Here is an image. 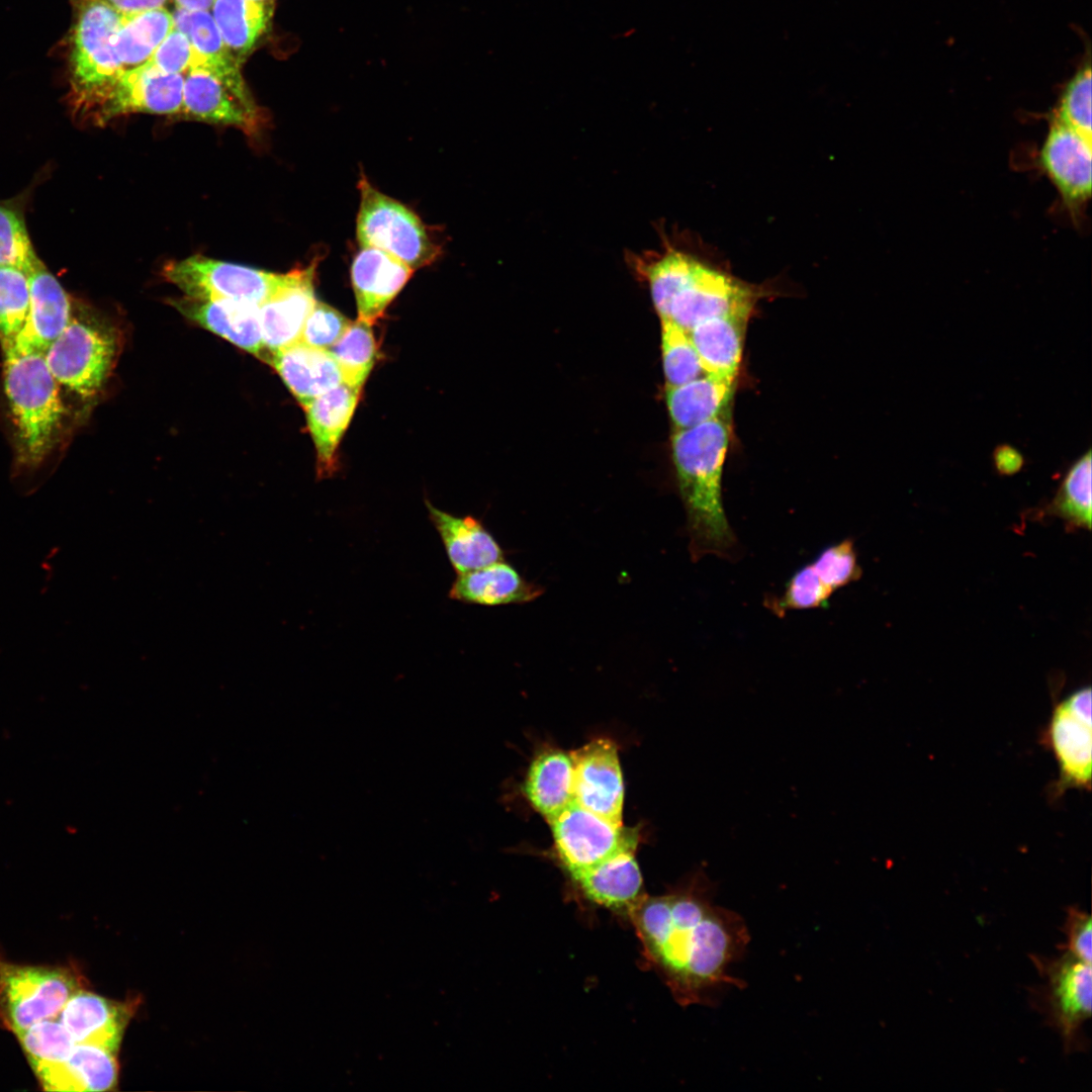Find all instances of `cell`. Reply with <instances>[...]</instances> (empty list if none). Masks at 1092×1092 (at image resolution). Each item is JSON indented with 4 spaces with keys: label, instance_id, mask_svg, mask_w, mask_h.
Here are the masks:
<instances>
[{
    "label": "cell",
    "instance_id": "cell-4",
    "mask_svg": "<svg viewBox=\"0 0 1092 1092\" xmlns=\"http://www.w3.org/2000/svg\"><path fill=\"white\" fill-rule=\"evenodd\" d=\"M3 386L15 430L17 465L23 471L35 470L63 430L66 411L60 384L44 354L4 353Z\"/></svg>",
    "mask_w": 1092,
    "mask_h": 1092
},
{
    "label": "cell",
    "instance_id": "cell-19",
    "mask_svg": "<svg viewBox=\"0 0 1092 1092\" xmlns=\"http://www.w3.org/2000/svg\"><path fill=\"white\" fill-rule=\"evenodd\" d=\"M135 1002H116L84 989L77 991L58 1015L79 1043H92L116 1053Z\"/></svg>",
    "mask_w": 1092,
    "mask_h": 1092
},
{
    "label": "cell",
    "instance_id": "cell-46",
    "mask_svg": "<svg viewBox=\"0 0 1092 1092\" xmlns=\"http://www.w3.org/2000/svg\"><path fill=\"white\" fill-rule=\"evenodd\" d=\"M993 462L996 471L1001 475H1013L1020 471L1024 464L1022 454L1014 447L1003 444L995 448Z\"/></svg>",
    "mask_w": 1092,
    "mask_h": 1092
},
{
    "label": "cell",
    "instance_id": "cell-22",
    "mask_svg": "<svg viewBox=\"0 0 1092 1092\" xmlns=\"http://www.w3.org/2000/svg\"><path fill=\"white\" fill-rule=\"evenodd\" d=\"M115 1054L96 1044L76 1042L65 1061L40 1065L32 1071L49 1091L112 1090L118 1078Z\"/></svg>",
    "mask_w": 1092,
    "mask_h": 1092
},
{
    "label": "cell",
    "instance_id": "cell-1",
    "mask_svg": "<svg viewBox=\"0 0 1092 1092\" xmlns=\"http://www.w3.org/2000/svg\"><path fill=\"white\" fill-rule=\"evenodd\" d=\"M703 871L664 895L645 896L630 914L647 959L681 1005L705 1003L723 985L742 988L729 975L750 940L743 918L713 902Z\"/></svg>",
    "mask_w": 1092,
    "mask_h": 1092
},
{
    "label": "cell",
    "instance_id": "cell-16",
    "mask_svg": "<svg viewBox=\"0 0 1092 1092\" xmlns=\"http://www.w3.org/2000/svg\"><path fill=\"white\" fill-rule=\"evenodd\" d=\"M28 281L29 308L24 325L4 353L44 354L72 317L68 293L43 263L28 274Z\"/></svg>",
    "mask_w": 1092,
    "mask_h": 1092
},
{
    "label": "cell",
    "instance_id": "cell-17",
    "mask_svg": "<svg viewBox=\"0 0 1092 1092\" xmlns=\"http://www.w3.org/2000/svg\"><path fill=\"white\" fill-rule=\"evenodd\" d=\"M184 316L237 347L268 360L259 317V305L230 299L184 296L170 300Z\"/></svg>",
    "mask_w": 1092,
    "mask_h": 1092
},
{
    "label": "cell",
    "instance_id": "cell-27",
    "mask_svg": "<svg viewBox=\"0 0 1092 1092\" xmlns=\"http://www.w3.org/2000/svg\"><path fill=\"white\" fill-rule=\"evenodd\" d=\"M751 313L741 310L716 316L689 332L706 374L735 381Z\"/></svg>",
    "mask_w": 1092,
    "mask_h": 1092
},
{
    "label": "cell",
    "instance_id": "cell-48",
    "mask_svg": "<svg viewBox=\"0 0 1092 1092\" xmlns=\"http://www.w3.org/2000/svg\"><path fill=\"white\" fill-rule=\"evenodd\" d=\"M120 14L163 8L168 0H103Z\"/></svg>",
    "mask_w": 1092,
    "mask_h": 1092
},
{
    "label": "cell",
    "instance_id": "cell-32",
    "mask_svg": "<svg viewBox=\"0 0 1092 1092\" xmlns=\"http://www.w3.org/2000/svg\"><path fill=\"white\" fill-rule=\"evenodd\" d=\"M172 16L174 27L188 37L193 48L190 68L205 70L233 84L246 85L242 66L223 42L210 11L176 8Z\"/></svg>",
    "mask_w": 1092,
    "mask_h": 1092
},
{
    "label": "cell",
    "instance_id": "cell-20",
    "mask_svg": "<svg viewBox=\"0 0 1092 1092\" xmlns=\"http://www.w3.org/2000/svg\"><path fill=\"white\" fill-rule=\"evenodd\" d=\"M316 260L303 267L300 277L261 305L259 317L263 343L268 354L300 341L304 324L313 309ZM267 360V362H268Z\"/></svg>",
    "mask_w": 1092,
    "mask_h": 1092
},
{
    "label": "cell",
    "instance_id": "cell-15",
    "mask_svg": "<svg viewBox=\"0 0 1092 1092\" xmlns=\"http://www.w3.org/2000/svg\"><path fill=\"white\" fill-rule=\"evenodd\" d=\"M1038 163L1071 211L1090 197L1092 139L1052 119Z\"/></svg>",
    "mask_w": 1092,
    "mask_h": 1092
},
{
    "label": "cell",
    "instance_id": "cell-39",
    "mask_svg": "<svg viewBox=\"0 0 1092 1092\" xmlns=\"http://www.w3.org/2000/svg\"><path fill=\"white\" fill-rule=\"evenodd\" d=\"M15 1035L31 1069L65 1061L76 1044L68 1029L55 1019L37 1022Z\"/></svg>",
    "mask_w": 1092,
    "mask_h": 1092
},
{
    "label": "cell",
    "instance_id": "cell-12",
    "mask_svg": "<svg viewBox=\"0 0 1092 1092\" xmlns=\"http://www.w3.org/2000/svg\"><path fill=\"white\" fill-rule=\"evenodd\" d=\"M560 860L574 878L611 856L635 850L637 829L613 823L574 801L549 822Z\"/></svg>",
    "mask_w": 1092,
    "mask_h": 1092
},
{
    "label": "cell",
    "instance_id": "cell-10",
    "mask_svg": "<svg viewBox=\"0 0 1092 1092\" xmlns=\"http://www.w3.org/2000/svg\"><path fill=\"white\" fill-rule=\"evenodd\" d=\"M1031 958L1044 980L1033 995L1034 1003L1070 1051L1079 1044L1080 1031L1091 1017V964L1069 951L1054 959Z\"/></svg>",
    "mask_w": 1092,
    "mask_h": 1092
},
{
    "label": "cell",
    "instance_id": "cell-24",
    "mask_svg": "<svg viewBox=\"0 0 1092 1092\" xmlns=\"http://www.w3.org/2000/svg\"><path fill=\"white\" fill-rule=\"evenodd\" d=\"M426 507L457 574L503 560L500 546L478 519L451 515L429 500H426Z\"/></svg>",
    "mask_w": 1092,
    "mask_h": 1092
},
{
    "label": "cell",
    "instance_id": "cell-44",
    "mask_svg": "<svg viewBox=\"0 0 1092 1092\" xmlns=\"http://www.w3.org/2000/svg\"><path fill=\"white\" fill-rule=\"evenodd\" d=\"M193 56L188 37L173 27L149 61L165 73L184 75L191 67Z\"/></svg>",
    "mask_w": 1092,
    "mask_h": 1092
},
{
    "label": "cell",
    "instance_id": "cell-35",
    "mask_svg": "<svg viewBox=\"0 0 1092 1092\" xmlns=\"http://www.w3.org/2000/svg\"><path fill=\"white\" fill-rule=\"evenodd\" d=\"M376 350L371 325L359 318L351 322L343 336L329 349L343 382L360 390L373 367Z\"/></svg>",
    "mask_w": 1092,
    "mask_h": 1092
},
{
    "label": "cell",
    "instance_id": "cell-43",
    "mask_svg": "<svg viewBox=\"0 0 1092 1092\" xmlns=\"http://www.w3.org/2000/svg\"><path fill=\"white\" fill-rule=\"evenodd\" d=\"M351 321L334 307L316 301L308 315L300 342L329 350L345 333Z\"/></svg>",
    "mask_w": 1092,
    "mask_h": 1092
},
{
    "label": "cell",
    "instance_id": "cell-11",
    "mask_svg": "<svg viewBox=\"0 0 1092 1092\" xmlns=\"http://www.w3.org/2000/svg\"><path fill=\"white\" fill-rule=\"evenodd\" d=\"M184 75L169 74L150 61L124 70L82 116L96 124L131 113L181 114Z\"/></svg>",
    "mask_w": 1092,
    "mask_h": 1092
},
{
    "label": "cell",
    "instance_id": "cell-6",
    "mask_svg": "<svg viewBox=\"0 0 1092 1092\" xmlns=\"http://www.w3.org/2000/svg\"><path fill=\"white\" fill-rule=\"evenodd\" d=\"M114 329L89 315H73L44 353L60 385L82 398L96 395L105 384L117 355Z\"/></svg>",
    "mask_w": 1092,
    "mask_h": 1092
},
{
    "label": "cell",
    "instance_id": "cell-37",
    "mask_svg": "<svg viewBox=\"0 0 1092 1092\" xmlns=\"http://www.w3.org/2000/svg\"><path fill=\"white\" fill-rule=\"evenodd\" d=\"M834 594L808 562L791 575L780 596L766 599L764 605L781 617L789 611L826 608Z\"/></svg>",
    "mask_w": 1092,
    "mask_h": 1092
},
{
    "label": "cell",
    "instance_id": "cell-8",
    "mask_svg": "<svg viewBox=\"0 0 1092 1092\" xmlns=\"http://www.w3.org/2000/svg\"><path fill=\"white\" fill-rule=\"evenodd\" d=\"M303 268L284 274L273 273L236 263L213 260L200 255L169 261L163 277L184 292L199 299H230L261 305L293 284Z\"/></svg>",
    "mask_w": 1092,
    "mask_h": 1092
},
{
    "label": "cell",
    "instance_id": "cell-49",
    "mask_svg": "<svg viewBox=\"0 0 1092 1092\" xmlns=\"http://www.w3.org/2000/svg\"><path fill=\"white\" fill-rule=\"evenodd\" d=\"M176 8L189 11H209L215 0H173Z\"/></svg>",
    "mask_w": 1092,
    "mask_h": 1092
},
{
    "label": "cell",
    "instance_id": "cell-31",
    "mask_svg": "<svg viewBox=\"0 0 1092 1092\" xmlns=\"http://www.w3.org/2000/svg\"><path fill=\"white\" fill-rule=\"evenodd\" d=\"M210 10L223 42L242 66L271 26L274 0H215Z\"/></svg>",
    "mask_w": 1092,
    "mask_h": 1092
},
{
    "label": "cell",
    "instance_id": "cell-5",
    "mask_svg": "<svg viewBox=\"0 0 1092 1092\" xmlns=\"http://www.w3.org/2000/svg\"><path fill=\"white\" fill-rule=\"evenodd\" d=\"M71 33V103L80 116L124 71L114 47L122 14L103 0H80Z\"/></svg>",
    "mask_w": 1092,
    "mask_h": 1092
},
{
    "label": "cell",
    "instance_id": "cell-33",
    "mask_svg": "<svg viewBox=\"0 0 1092 1092\" xmlns=\"http://www.w3.org/2000/svg\"><path fill=\"white\" fill-rule=\"evenodd\" d=\"M173 27L172 13L164 7L122 14L114 47L123 69L147 63Z\"/></svg>",
    "mask_w": 1092,
    "mask_h": 1092
},
{
    "label": "cell",
    "instance_id": "cell-47",
    "mask_svg": "<svg viewBox=\"0 0 1092 1092\" xmlns=\"http://www.w3.org/2000/svg\"><path fill=\"white\" fill-rule=\"evenodd\" d=\"M1063 702L1075 715L1092 723L1090 687L1080 688L1064 699Z\"/></svg>",
    "mask_w": 1092,
    "mask_h": 1092
},
{
    "label": "cell",
    "instance_id": "cell-36",
    "mask_svg": "<svg viewBox=\"0 0 1092 1092\" xmlns=\"http://www.w3.org/2000/svg\"><path fill=\"white\" fill-rule=\"evenodd\" d=\"M41 263L27 232L24 200H0V266L16 267L29 274Z\"/></svg>",
    "mask_w": 1092,
    "mask_h": 1092
},
{
    "label": "cell",
    "instance_id": "cell-13",
    "mask_svg": "<svg viewBox=\"0 0 1092 1092\" xmlns=\"http://www.w3.org/2000/svg\"><path fill=\"white\" fill-rule=\"evenodd\" d=\"M181 114L235 126L248 134L258 132L264 122V114L247 85L226 82L198 68H190L184 74Z\"/></svg>",
    "mask_w": 1092,
    "mask_h": 1092
},
{
    "label": "cell",
    "instance_id": "cell-21",
    "mask_svg": "<svg viewBox=\"0 0 1092 1092\" xmlns=\"http://www.w3.org/2000/svg\"><path fill=\"white\" fill-rule=\"evenodd\" d=\"M1043 736L1059 765L1056 793L1070 788L1090 790L1092 723L1075 715L1062 701L1054 707Z\"/></svg>",
    "mask_w": 1092,
    "mask_h": 1092
},
{
    "label": "cell",
    "instance_id": "cell-9",
    "mask_svg": "<svg viewBox=\"0 0 1092 1092\" xmlns=\"http://www.w3.org/2000/svg\"><path fill=\"white\" fill-rule=\"evenodd\" d=\"M356 220L361 248L379 249L413 270L434 262L440 251L421 218L399 201L374 188L362 175Z\"/></svg>",
    "mask_w": 1092,
    "mask_h": 1092
},
{
    "label": "cell",
    "instance_id": "cell-23",
    "mask_svg": "<svg viewBox=\"0 0 1092 1092\" xmlns=\"http://www.w3.org/2000/svg\"><path fill=\"white\" fill-rule=\"evenodd\" d=\"M592 902L630 916L646 896L635 850H624L572 878Z\"/></svg>",
    "mask_w": 1092,
    "mask_h": 1092
},
{
    "label": "cell",
    "instance_id": "cell-50",
    "mask_svg": "<svg viewBox=\"0 0 1092 1092\" xmlns=\"http://www.w3.org/2000/svg\"><path fill=\"white\" fill-rule=\"evenodd\" d=\"M257 1H269V0H257Z\"/></svg>",
    "mask_w": 1092,
    "mask_h": 1092
},
{
    "label": "cell",
    "instance_id": "cell-45",
    "mask_svg": "<svg viewBox=\"0 0 1092 1092\" xmlns=\"http://www.w3.org/2000/svg\"><path fill=\"white\" fill-rule=\"evenodd\" d=\"M1063 931L1066 934L1067 942L1060 948L1069 951L1085 963L1091 964V916L1078 907H1069Z\"/></svg>",
    "mask_w": 1092,
    "mask_h": 1092
},
{
    "label": "cell",
    "instance_id": "cell-41",
    "mask_svg": "<svg viewBox=\"0 0 1092 1092\" xmlns=\"http://www.w3.org/2000/svg\"><path fill=\"white\" fill-rule=\"evenodd\" d=\"M1052 119L1092 139L1089 62L1082 65L1063 88Z\"/></svg>",
    "mask_w": 1092,
    "mask_h": 1092
},
{
    "label": "cell",
    "instance_id": "cell-3",
    "mask_svg": "<svg viewBox=\"0 0 1092 1092\" xmlns=\"http://www.w3.org/2000/svg\"><path fill=\"white\" fill-rule=\"evenodd\" d=\"M649 283L661 321L690 332L707 320L753 310L762 288L688 251L667 246L662 252L637 259Z\"/></svg>",
    "mask_w": 1092,
    "mask_h": 1092
},
{
    "label": "cell",
    "instance_id": "cell-28",
    "mask_svg": "<svg viewBox=\"0 0 1092 1092\" xmlns=\"http://www.w3.org/2000/svg\"><path fill=\"white\" fill-rule=\"evenodd\" d=\"M540 586L526 581L504 560L457 574L449 590L455 601L481 606L531 602L542 595Z\"/></svg>",
    "mask_w": 1092,
    "mask_h": 1092
},
{
    "label": "cell",
    "instance_id": "cell-2",
    "mask_svg": "<svg viewBox=\"0 0 1092 1092\" xmlns=\"http://www.w3.org/2000/svg\"><path fill=\"white\" fill-rule=\"evenodd\" d=\"M728 415L676 430L672 437V459L694 560L710 554L729 558L737 544L722 499V473L731 433Z\"/></svg>",
    "mask_w": 1092,
    "mask_h": 1092
},
{
    "label": "cell",
    "instance_id": "cell-34",
    "mask_svg": "<svg viewBox=\"0 0 1092 1092\" xmlns=\"http://www.w3.org/2000/svg\"><path fill=\"white\" fill-rule=\"evenodd\" d=\"M1091 462L1089 449L1069 468L1044 510L1046 515L1062 519L1068 529L1091 528Z\"/></svg>",
    "mask_w": 1092,
    "mask_h": 1092
},
{
    "label": "cell",
    "instance_id": "cell-29",
    "mask_svg": "<svg viewBox=\"0 0 1092 1092\" xmlns=\"http://www.w3.org/2000/svg\"><path fill=\"white\" fill-rule=\"evenodd\" d=\"M734 381L704 374L687 383L666 386L665 399L676 430L696 427L728 414Z\"/></svg>",
    "mask_w": 1092,
    "mask_h": 1092
},
{
    "label": "cell",
    "instance_id": "cell-14",
    "mask_svg": "<svg viewBox=\"0 0 1092 1092\" xmlns=\"http://www.w3.org/2000/svg\"><path fill=\"white\" fill-rule=\"evenodd\" d=\"M569 754L574 802L613 823L623 824L624 786L616 744L608 738H596Z\"/></svg>",
    "mask_w": 1092,
    "mask_h": 1092
},
{
    "label": "cell",
    "instance_id": "cell-38",
    "mask_svg": "<svg viewBox=\"0 0 1092 1092\" xmlns=\"http://www.w3.org/2000/svg\"><path fill=\"white\" fill-rule=\"evenodd\" d=\"M29 308L28 274L12 266H0V341L5 350L24 325Z\"/></svg>",
    "mask_w": 1092,
    "mask_h": 1092
},
{
    "label": "cell",
    "instance_id": "cell-18",
    "mask_svg": "<svg viewBox=\"0 0 1092 1092\" xmlns=\"http://www.w3.org/2000/svg\"><path fill=\"white\" fill-rule=\"evenodd\" d=\"M414 270L379 249L363 247L351 266L358 318L373 325L402 289Z\"/></svg>",
    "mask_w": 1092,
    "mask_h": 1092
},
{
    "label": "cell",
    "instance_id": "cell-25",
    "mask_svg": "<svg viewBox=\"0 0 1092 1092\" xmlns=\"http://www.w3.org/2000/svg\"><path fill=\"white\" fill-rule=\"evenodd\" d=\"M268 363L303 407L343 383L338 364L330 351L300 341L271 354Z\"/></svg>",
    "mask_w": 1092,
    "mask_h": 1092
},
{
    "label": "cell",
    "instance_id": "cell-40",
    "mask_svg": "<svg viewBox=\"0 0 1092 1092\" xmlns=\"http://www.w3.org/2000/svg\"><path fill=\"white\" fill-rule=\"evenodd\" d=\"M661 324L666 386L680 385L706 374L689 333L671 321Z\"/></svg>",
    "mask_w": 1092,
    "mask_h": 1092
},
{
    "label": "cell",
    "instance_id": "cell-26",
    "mask_svg": "<svg viewBox=\"0 0 1092 1092\" xmlns=\"http://www.w3.org/2000/svg\"><path fill=\"white\" fill-rule=\"evenodd\" d=\"M360 391L343 382L304 406L316 449L320 478L329 477L336 470V450L357 406Z\"/></svg>",
    "mask_w": 1092,
    "mask_h": 1092
},
{
    "label": "cell",
    "instance_id": "cell-7",
    "mask_svg": "<svg viewBox=\"0 0 1092 1092\" xmlns=\"http://www.w3.org/2000/svg\"><path fill=\"white\" fill-rule=\"evenodd\" d=\"M82 988L72 968L18 965L0 959V1025L15 1034L56 1018Z\"/></svg>",
    "mask_w": 1092,
    "mask_h": 1092
},
{
    "label": "cell",
    "instance_id": "cell-42",
    "mask_svg": "<svg viewBox=\"0 0 1092 1092\" xmlns=\"http://www.w3.org/2000/svg\"><path fill=\"white\" fill-rule=\"evenodd\" d=\"M811 563L834 593L858 580L862 574L851 538L824 547Z\"/></svg>",
    "mask_w": 1092,
    "mask_h": 1092
},
{
    "label": "cell",
    "instance_id": "cell-30",
    "mask_svg": "<svg viewBox=\"0 0 1092 1092\" xmlns=\"http://www.w3.org/2000/svg\"><path fill=\"white\" fill-rule=\"evenodd\" d=\"M574 772L569 753L560 749L540 752L532 761L524 793L532 806L548 821L574 801Z\"/></svg>",
    "mask_w": 1092,
    "mask_h": 1092
}]
</instances>
